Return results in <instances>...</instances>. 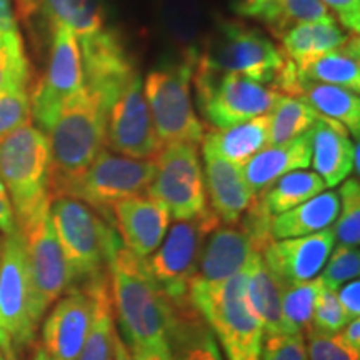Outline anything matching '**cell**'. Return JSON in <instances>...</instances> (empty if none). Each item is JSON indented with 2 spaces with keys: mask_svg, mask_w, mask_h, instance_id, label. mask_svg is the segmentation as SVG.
<instances>
[{
  "mask_svg": "<svg viewBox=\"0 0 360 360\" xmlns=\"http://www.w3.org/2000/svg\"><path fill=\"white\" fill-rule=\"evenodd\" d=\"M342 339H344L350 347L360 350V319H354L347 326L340 330Z\"/></svg>",
  "mask_w": 360,
  "mask_h": 360,
  "instance_id": "681fc988",
  "label": "cell"
},
{
  "mask_svg": "<svg viewBox=\"0 0 360 360\" xmlns=\"http://www.w3.org/2000/svg\"><path fill=\"white\" fill-rule=\"evenodd\" d=\"M0 250H2V237H0Z\"/></svg>",
  "mask_w": 360,
  "mask_h": 360,
  "instance_id": "9f6ffc18",
  "label": "cell"
},
{
  "mask_svg": "<svg viewBox=\"0 0 360 360\" xmlns=\"http://www.w3.org/2000/svg\"><path fill=\"white\" fill-rule=\"evenodd\" d=\"M322 287L319 277L283 287L282 315L290 334H307L314 327V309Z\"/></svg>",
  "mask_w": 360,
  "mask_h": 360,
  "instance_id": "836d02e7",
  "label": "cell"
},
{
  "mask_svg": "<svg viewBox=\"0 0 360 360\" xmlns=\"http://www.w3.org/2000/svg\"><path fill=\"white\" fill-rule=\"evenodd\" d=\"M167 344L174 360H224L212 328L188 302L170 304Z\"/></svg>",
  "mask_w": 360,
  "mask_h": 360,
  "instance_id": "603a6c76",
  "label": "cell"
},
{
  "mask_svg": "<svg viewBox=\"0 0 360 360\" xmlns=\"http://www.w3.org/2000/svg\"><path fill=\"white\" fill-rule=\"evenodd\" d=\"M360 42L359 35L350 39L342 47L319 57L305 69H299L300 77L310 82L337 85L359 92L360 90Z\"/></svg>",
  "mask_w": 360,
  "mask_h": 360,
  "instance_id": "f546056e",
  "label": "cell"
},
{
  "mask_svg": "<svg viewBox=\"0 0 360 360\" xmlns=\"http://www.w3.org/2000/svg\"><path fill=\"white\" fill-rule=\"evenodd\" d=\"M350 34L337 24V20L304 22L287 29L281 37L282 53L297 69H305L319 57L335 51L350 39Z\"/></svg>",
  "mask_w": 360,
  "mask_h": 360,
  "instance_id": "d4e9b609",
  "label": "cell"
},
{
  "mask_svg": "<svg viewBox=\"0 0 360 360\" xmlns=\"http://www.w3.org/2000/svg\"><path fill=\"white\" fill-rule=\"evenodd\" d=\"M260 360H309L304 334L264 335Z\"/></svg>",
  "mask_w": 360,
  "mask_h": 360,
  "instance_id": "b9f144b4",
  "label": "cell"
},
{
  "mask_svg": "<svg viewBox=\"0 0 360 360\" xmlns=\"http://www.w3.org/2000/svg\"><path fill=\"white\" fill-rule=\"evenodd\" d=\"M195 60V53H191L179 64L152 70L143 80V94L162 147L167 143L197 146L205 134L192 102Z\"/></svg>",
  "mask_w": 360,
  "mask_h": 360,
  "instance_id": "52a82bcc",
  "label": "cell"
},
{
  "mask_svg": "<svg viewBox=\"0 0 360 360\" xmlns=\"http://www.w3.org/2000/svg\"><path fill=\"white\" fill-rule=\"evenodd\" d=\"M295 97L304 98L319 115L335 120L355 139L360 132V98L357 92L300 77Z\"/></svg>",
  "mask_w": 360,
  "mask_h": 360,
  "instance_id": "f1b7e54d",
  "label": "cell"
},
{
  "mask_svg": "<svg viewBox=\"0 0 360 360\" xmlns=\"http://www.w3.org/2000/svg\"><path fill=\"white\" fill-rule=\"evenodd\" d=\"M107 109L85 87L70 98L47 132L51 146V195L58 197L105 148Z\"/></svg>",
  "mask_w": 360,
  "mask_h": 360,
  "instance_id": "7a4b0ae2",
  "label": "cell"
},
{
  "mask_svg": "<svg viewBox=\"0 0 360 360\" xmlns=\"http://www.w3.org/2000/svg\"><path fill=\"white\" fill-rule=\"evenodd\" d=\"M269 146V114L229 129H215L202 137V154L222 157L244 165L257 152Z\"/></svg>",
  "mask_w": 360,
  "mask_h": 360,
  "instance_id": "484cf974",
  "label": "cell"
},
{
  "mask_svg": "<svg viewBox=\"0 0 360 360\" xmlns=\"http://www.w3.org/2000/svg\"><path fill=\"white\" fill-rule=\"evenodd\" d=\"M319 20H335L322 0H282L276 19L269 25V29L277 37H281L290 27Z\"/></svg>",
  "mask_w": 360,
  "mask_h": 360,
  "instance_id": "d590c367",
  "label": "cell"
},
{
  "mask_svg": "<svg viewBox=\"0 0 360 360\" xmlns=\"http://www.w3.org/2000/svg\"><path fill=\"white\" fill-rule=\"evenodd\" d=\"M310 165L326 187L339 186L352 174L355 146L342 124L319 115L310 129Z\"/></svg>",
  "mask_w": 360,
  "mask_h": 360,
  "instance_id": "44dd1931",
  "label": "cell"
},
{
  "mask_svg": "<svg viewBox=\"0 0 360 360\" xmlns=\"http://www.w3.org/2000/svg\"><path fill=\"white\" fill-rule=\"evenodd\" d=\"M214 210L175 222L154 254L143 259L146 267L170 304L188 302V285L197 272L209 233L220 225Z\"/></svg>",
  "mask_w": 360,
  "mask_h": 360,
  "instance_id": "30bf717a",
  "label": "cell"
},
{
  "mask_svg": "<svg viewBox=\"0 0 360 360\" xmlns=\"http://www.w3.org/2000/svg\"><path fill=\"white\" fill-rule=\"evenodd\" d=\"M134 360H174L169 350V344L155 345H129Z\"/></svg>",
  "mask_w": 360,
  "mask_h": 360,
  "instance_id": "bcb514c9",
  "label": "cell"
},
{
  "mask_svg": "<svg viewBox=\"0 0 360 360\" xmlns=\"http://www.w3.org/2000/svg\"><path fill=\"white\" fill-rule=\"evenodd\" d=\"M0 42L8 44L15 49H24L13 0H0Z\"/></svg>",
  "mask_w": 360,
  "mask_h": 360,
  "instance_id": "ee69618b",
  "label": "cell"
},
{
  "mask_svg": "<svg viewBox=\"0 0 360 360\" xmlns=\"http://www.w3.org/2000/svg\"><path fill=\"white\" fill-rule=\"evenodd\" d=\"M319 114L304 98L282 96L269 114V146L289 142L309 132Z\"/></svg>",
  "mask_w": 360,
  "mask_h": 360,
  "instance_id": "d6a6232c",
  "label": "cell"
},
{
  "mask_svg": "<svg viewBox=\"0 0 360 360\" xmlns=\"http://www.w3.org/2000/svg\"><path fill=\"white\" fill-rule=\"evenodd\" d=\"M17 229L15 214H13V207L11 197L4 187L2 180H0V233L7 236Z\"/></svg>",
  "mask_w": 360,
  "mask_h": 360,
  "instance_id": "7dc6e473",
  "label": "cell"
},
{
  "mask_svg": "<svg viewBox=\"0 0 360 360\" xmlns=\"http://www.w3.org/2000/svg\"><path fill=\"white\" fill-rule=\"evenodd\" d=\"M92 309V295L85 287L60 297L44 322L42 350L56 360H77L87 339Z\"/></svg>",
  "mask_w": 360,
  "mask_h": 360,
  "instance_id": "ac0fdd59",
  "label": "cell"
},
{
  "mask_svg": "<svg viewBox=\"0 0 360 360\" xmlns=\"http://www.w3.org/2000/svg\"><path fill=\"white\" fill-rule=\"evenodd\" d=\"M112 360H134L132 352H130V347L127 345L122 337L119 335V332H115L114 339V355H112Z\"/></svg>",
  "mask_w": 360,
  "mask_h": 360,
  "instance_id": "f5cc1de1",
  "label": "cell"
},
{
  "mask_svg": "<svg viewBox=\"0 0 360 360\" xmlns=\"http://www.w3.org/2000/svg\"><path fill=\"white\" fill-rule=\"evenodd\" d=\"M360 274V252L359 247L337 245L328 255L321 276L322 285L327 289L339 290L344 283L359 278Z\"/></svg>",
  "mask_w": 360,
  "mask_h": 360,
  "instance_id": "8d00e7d4",
  "label": "cell"
},
{
  "mask_svg": "<svg viewBox=\"0 0 360 360\" xmlns=\"http://www.w3.org/2000/svg\"><path fill=\"white\" fill-rule=\"evenodd\" d=\"M34 360H56L53 357H51V355H49L47 352H45V350H42L40 349L37 354H35V357H34Z\"/></svg>",
  "mask_w": 360,
  "mask_h": 360,
  "instance_id": "db71d44e",
  "label": "cell"
},
{
  "mask_svg": "<svg viewBox=\"0 0 360 360\" xmlns=\"http://www.w3.org/2000/svg\"><path fill=\"white\" fill-rule=\"evenodd\" d=\"M310 130L289 142L267 146L242 165V172L255 195L262 193L282 175L310 165Z\"/></svg>",
  "mask_w": 360,
  "mask_h": 360,
  "instance_id": "7402d4cb",
  "label": "cell"
},
{
  "mask_svg": "<svg viewBox=\"0 0 360 360\" xmlns=\"http://www.w3.org/2000/svg\"><path fill=\"white\" fill-rule=\"evenodd\" d=\"M339 199L340 210L335 219L334 233L339 247H359L360 244V187L359 179H345Z\"/></svg>",
  "mask_w": 360,
  "mask_h": 360,
  "instance_id": "e575fe53",
  "label": "cell"
},
{
  "mask_svg": "<svg viewBox=\"0 0 360 360\" xmlns=\"http://www.w3.org/2000/svg\"><path fill=\"white\" fill-rule=\"evenodd\" d=\"M337 297H339V302L344 307L345 314L350 321L354 319H359L360 315V282L355 278V281H350L340 287L337 290Z\"/></svg>",
  "mask_w": 360,
  "mask_h": 360,
  "instance_id": "f6af8a7d",
  "label": "cell"
},
{
  "mask_svg": "<svg viewBox=\"0 0 360 360\" xmlns=\"http://www.w3.org/2000/svg\"><path fill=\"white\" fill-rule=\"evenodd\" d=\"M0 180L11 197L17 225L51 205V146L32 124L0 139Z\"/></svg>",
  "mask_w": 360,
  "mask_h": 360,
  "instance_id": "277c9868",
  "label": "cell"
},
{
  "mask_svg": "<svg viewBox=\"0 0 360 360\" xmlns=\"http://www.w3.org/2000/svg\"><path fill=\"white\" fill-rule=\"evenodd\" d=\"M51 25H64L75 34L79 44L107 29L102 0H42Z\"/></svg>",
  "mask_w": 360,
  "mask_h": 360,
  "instance_id": "4dcf8cb0",
  "label": "cell"
},
{
  "mask_svg": "<svg viewBox=\"0 0 360 360\" xmlns=\"http://www.w3.org/2000/svg\"><path fill=\"white\" fill-rule=\"evenodd\" d=\"M154 162L155 174L146 193L169 210L170 219L191 220L209 209L197 146L167 143Z\"/></svg>",
  "mask_w": 360,
  "mask_h": 360,
  "instance_id": "7c38bea8",
  "label": "cell"
},
{
  "mask_svg": "<svg viewBox=\"0 0 360 360\" xmlns=\"http://www.w3.org/2000/svg\"><path fill=\"white\" fill-rule=\"evenodd\" d=\"M107 272L110 278L115 314L130 345L167 342L172 307L146 267L120 238L110 250Z\"/></svg>",
  "mask_w": 360,
  "mask_h": 360,
  "instance_id": "6da1fadb",
  "label": "cell"
},
{
  "mask_svg": "<svg viewBox=\"0 0 360 360\" xmlns=\"http://www.w3.org/2000/svg\"><path fill=\"white\" fill-rule=\"evenodd\" d=\"M232 11L240 17H249V19H257L260 0H231Z\"/></svg>",
  "mask_w": 360,
  "mask_h": 360,
  "instance_id": "c3c4849f",
  "label": "cell"
},
{
  "mask_svg": "<svg viewBox=\"0 0 360 360\" xmlns=\"http://www.w3.org/2000/svg\"><path fill=\"white\" fill-rule=\"evenodd\" d=\"M334 247L335 233L330 225L310 236L270 240L262 250V259L287 287L319 277Z\"/></svg>",
  "mask_w": 360,
  "mask_h": 360,
  "instance_id": "e0dca14e",
  "label": "cell"
},
{
  "mask_svg": "<svg viewBox=\"0 0 360 360\" xmlns=\"http://www.w3.org/2000/svg\"><path fill=\"white\" fill-rule=\"evenodd\" d=\"M30 84V64L25 49L0 42V94L8 90H27Z\"/></svg>",
  "mask_w": 360,
  "mask_h": 360,
  "instance_id": "f35d334b",
  "label": "cell"
},
{
  "mask_svg": "<svg viewBox=\"0 0 360 360\" xmlns=\"http://www.w3.org/2000/svg\"><path fill=\"white\" fill-rule=\"evenodd\" d=\"M155 174L154 160H139L103 150L85 172L58 197L82 200L98 214L109 215L115 202L146 193Z\"/></svg>",
  "mask_w": 360,
  "mask_h": 360,
  "instance_id": "4fadbf2b",
  "label": "cell"
},
{
  "mask_svg": "<svg viewBox=\"0 0 360 360\" xmlns=\"http://www.w3.org/2000/svg\"><path fill=\"white\" fill-rule=\"evenodd\" d=\"M0 360H6V357H4V354H2V350H0Z\"/></svg>",
  "mask_w": 360,
  "mask_h": 360,
  "instance_id": "11a10c76",
  "label": "cell"
},
{
  "mask_svg": "<svg viewBox=\"0 0 360 360\" xmlns=\"http://www.w3.org/2000/svg\"><path fill=\"white\" fill-rule=\"evenodd\" d=\"M84 287L92 295L94 309L87 339L77 360H112L117 328L109 272L85 282Z\"/></svg>",
  "mask_w": 360,
  "mask_h": 360,
  "instance_id": "4316f807",
  "label": "cell"
},
{
  "mask_svg": "<svg viewBox=\"0 0 360 360\" xmlns=\"http://www.w3.org/2000/svg\"><path fill=\"white\" fill-rule=\"evenodd\" d=\"M17 227L20 229L25 244L30 283V321L37 328L45 312L70 289V272L53 229L51 205L44 207L32 219Z\"/></svg>",
  "mask_w": 360,
  "mask_h": 360,
  "instance_id": "8fae6325",
  "label": "cell"
},
{
  "mask_svg": "<svg viewBox=\"0 0 360 360\" xmlns=\"http://www.w3.org/2000/svg\"><path fill=\"white\" fill-rule=\"evenodd\" d=\"M51 217L72 283L105 274L110 250L119 240L112 225L92 207L67 195L51 200Z\"/></svg>",
  "mask_w": 360,
  "mask_h": 360,
  "instance_id": "5b68a950",
  "label": "cell"
},
{
  "mask_svg": "<svg viewBox=\"0 0 360 360\" xmlns=\"http://www.w3.org/2000/svg\"><path fill=\"white\" fill-rule=\"evenodd\" d=\"M282 292L283 283L265 265L262 254H255L247 267L245 299L262 326L264 335L289 332L282 315Z\"/></svg>",
  "mask_w": 360,
  "mask_h": 360,
  "instance_id": "cb8c5ba5",
  "label": "cell"
},
{
  "mask_svg": "<svg viewBox=\"0 0 360 360\" xmlns=\"http://www.w3.org/2000/svg\"><path fill=\"white\" fill-rule=\"evenodd\" d=\"M27 124H32L27 90H8L0 94V139Z\"/></svg>",
  "mask_w": 360,
  "mask_h": 360,
  "instance_id": "ab89813d",
  "label": "cell"
},
{
  "mask_svg": "<svg viewBox=\"0 0 360 360\" xmlns=\"http://www.w3.org/2000/svg\"><path fill=\"white\" fill-rule=\"evenodd\" d=\"M204 155V182L210 209L222 224H237L257 199L247 184L242 165L222 157Z\"/></svg>",
  "mask_w": 360,
  "mask_h": 360,
  "instance_id": "ffe728a7",
  "label": "cell"
},
{
  "mask_svg": "<svg viewBox=\"0 0 360 360\" xmlns=\"http://www.w3.org/2000/svg\"><path fill=\"white\" fill-rule=\"evenodd\" d=\"M105 147L114 154L139 160H154L162 143L148 110L143 80L135 72L107 109Z\"/></svg>",
  "mask_w": 360,
  "mask_h": 360,
  "instance_id": "2e32d148",
  "label": "cell"
},
{
  "mask_svg": "<svg viewBox=\"0 0 360 360\" xmlns=\"http://www.w3.org/2000/svg\"><path fill=\"white\" fill-rule=\"evenodd\" d=\"M270 215L257 195L237 224H220L207 237L192 282L217 283L242 272L274 240Z\"/></svg>",
  "mask_w": 360,
  "mask_h": 360,
  "instance_id": "ba28073f",
  "label": "cell"
},
{
  "mask_svg": "<svg viewBox=\"0 0 360 360\" xmlns=\"http://www.w3.org/2000/svg\"><path fill=\"white\" fill-rule=\"evenodd\" d=\"M326 184L315 172L299 169L278 177L269 188L259 193L265 210L272 215H278L304 204L312 197L326 191Z\"/></svg>",
  "mask_w": 360,
  "mask_h": 360,
  "instance_id": "1f68e13d",
  "label": "cell"
},
{
  "mask_svg": "<svg viewBox=\"0 0 360 360\" xmlns=\"http://www.w3.org/2000/svg\"><path fill=\"white\" fill-rule=\"evenodd\" d=\"M195 64L210 70L244 75L272 87L285 64V56L255 27L220 19L210 39H207L204 52L197 56Z\"/></svg>",
  "mask_w": 360,
  "mask_h": 360,
  "instance_id": "8992f818",
  "label": "cell"
},
{
  "mask_svg": "<svg viewBox=\"0 0 360 360\" xmlns=\"http://www.w3.org/2000/svg\"><path fill=\"white\" fill-rule=\"evenodd\" d=\"M328 11L335 13V20L340 22L342 29L359 35L360 32V0H322Z\"/></svg>",
  "mask_w": 360,
  "mask_h": 360,
  "instance_id": "7bdbcfd3",
  "label": "cell"
},
{
  "mask_svg": "<svg viewBox=\"0 0 360 360\" xmlns=\"http://www.w3.org/2000/svg\"><path fill=\"white\" fill-rule=\"evenodd\" d=\"M192 80L202 115L215 129H229L267 115L282 97L269 85L244 75L210 70L197 64Z\"/></svg>",
  "mask_w": 360,
  "mask_h": 360,
  "instance_id": "9c48e42d",
  "label": "cell"
},
{
  "mask_svg": "<svg viewBox=\"0 0 360 360\" xmlns=\"http://www.w3.org/2000/svg\"><path fill=\"white\" fill-rule=\"evenodd\" d=\"M281 2L282 0H260L257 20H262L264 24L269 27L270 24H272V20L276 19Z\"/></svg>",
  "mask_w": 360,
  "mask_h": 360,
  "instance_id": "f907efd6",
  "label": "cell"
},
{
  "mask_svg": "<svg viewBox=\"0 0 360 360\" xmlns=\"http://www.w3.org/2000/svg\"><path fill=\"white\" fill-rule=\"evenodd\" d=\"M30 283L20 229L2 238L0 250V350L12 352L32 340Z\"/></svg>",
  "mask_w": 360,
  "mask_h": 360,
  "instance_id": "9a60e30c",
  "label": "cell"
},
{
  "mask_svg": "<svg viewBox=\"0 0 360 360\" xmlns=\"http://www.w3.org/2000/svg\"><path fill=\"white\" fill-rule=\"evenodd\" d=\"M245 281L247 269L222 282L188 285V300L212 328L227 360H260L264 330L247 304Z\"/></svg>",
  "mask_w": 360,
  "mask_h": 360,
  "instance_id": "3957f363",
  "label": "cell"
},
{
  "mask_svg": "<svg viewBox=\"0 0 360 360\" xmlns=\"http://www.w3.org/2000/svg\"><path fill=\"white\" fill-rule=\"evenodd\" d=\"M85 89L79 40L64 25L52 27V45L44 77L30 96V112L37 127L47 134L70 98Z\"/></svg>",
  "mask_w": 360,
  "mask_h": 360,
  "instance_id": "5bb4252c",
  "label": "cell"
},
{
  "mask_svg": "<svg viewBox=\"0 0 360 360\" xmlns=\"http://www.w3.org/2000/svg\"><path fill=\"white\" fill-rule=\"evenodd\" d=\"M350 319L339 302L337 290L322 287L314 309V327L323 332H340Z\"/></svg>",
  "mask_w": 360,
  "mask_h": 360,
  "instance_id": "60d3db41",
  "label": "cell"
},
{
  "mask_svg": "<svg viewBox=\"0 0 360 360\" xmlns=\"http://www.w3.org/2000/svg\"><path fill=\"white\" fill-rule=\"evenodd\" d=\"M110 212L120 242L141 259L159 249L170 227L169 210L147 193L115 202Z\"/></svg>",
  "mask_w": 360,
  "mask_h": 360,
  "instance_id": "d6986e66",
  "label": "cell"
},
{
  "mask_svg": "<svg viewBox=\"0 0 360 360\" xmlns=\"http://www.w3.org/2000/svg\"><path fill=\"white\" fill-rule=\"evenodd\" d=\"M340 210L337 192H321L304 204L274 215L270 220V236L274 240L292 237H304L330 227Z\"/></svg>",
  "mask_w": 360,
  "mask_h": 360,
  "instance_id": "83f0119b",
  "label": "cell"
},
{
  "mask_svg": "<svg viewBox=\"0 0 360 360\" xmlns=\"http://www.w3.org/2000/svg\"><path fill=\"white\" fill-rule=\"evenodd\" d=\"M17 11L22 19H30L34 13H37L42 7V0H15Z\"/></svg>",
  "mask_w": 360,
  "mask_h": 360,
  "instance_id": "816d5d0a",
  "label": "cell"
},
{
  "mask_svg": "<svg viewBox=\"0 0 360 360\" xmlns=\"http://www.w3.org/2000/svg\"><path fill=\"white\" fill-rule=\"evenodd\" d=\"M305 335L309 360H360V350L350 347L340 332H323L312 327Z\"/></svg>",
  "mask_w": 360,
  "mask_h": 360,
  "instance_id": "74e56055",
  "label": "cell"
}]
</instances>
